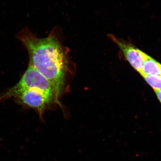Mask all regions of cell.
Returning a JSON list of instances; mask_svg holds the SVG:
<instances>
[{
  "instance_id": "cell-3",
  "label": "cell",
  "mask_w": 161,
  "mask_h": 161,
  "mask_svg": "<svg viewBox=\"0 0 161 161\" xmlns=\"http://www.w3.org/2000/svg\"><path fill=\"white\" fill-rule=\"evenodd\" d=\"M14 98L18 103L25 108L36 110L42 120L45 110L54 103L60 105L57 96L39 90H27Z\"/></svg>"
},
{
  "instance_id": "cell-7",
  "label": "cell",
  "mask_w": 161,
  "mask_h": 161,
  "mask_svg": "<svg viewBox=\"0 0 161 161\" xmlns=\"http://www.w3.org/2000/svg\"><path fill=\"white\" fill-rule=\"evenodd\" d=\"M157 97L161 103V90H154Z\"/></svg>"
},
{
  "instance_id": "cell-5",
  "label": "cell",
  "mask_w": 161,
  "mask_h": 161,
  "mask_svg": "<svg viewBox=\"0 0 161 161\" xmlns=\"http://www.w3.org/2000/svg\"><path fill=\"white\" fill-rule=\"evenodd\" d=\"M141 75H149L161 78V64L147 55L143 64Z\"/></svg>"
},
{
  "instance_id": "cell-4",
  "label": "cell",
  "mask_w": 161,
  "mask_h": 161,
  "mask_svg": "<svg viewBox=\"0 0 161 161\" xmlns=\"http://www.w3.org/2000/svg\"><path fill=\"white\" fill-rule=\"evenodd\" d=\"M109 37L119 47L130 65L141 75L143 64L147 54L132 44L119 40L113 35L110 34Z\"/></svg>"
},
{
  "instance_id": "cell-6",
  "label": "cell",
  "mask_w": 161,
  "mask_h": 161,
  "mask_svg": "<svg viewBox=\"0 0 161 161\" xmlns=\"http://www.w3.org/2000/svg\"><path fill=\"white\" fill-rule=\"evenodd\" d=\"M143 78L154 90H161V78L149 75H142Z\"/></svg>"
},
{
  "instance_id": "cell-1",
  "label": "cell",
  "mask_w": 161,
  "mask_h": 161,
  "mask_svg": "<svg viewBox=\"0 0 161 161\" xmlns=\"http://www.w3.org/2000/svg\"><path fill=\"white\" fill-rule=\"evenodd\" d=\"M18 37L26 47L29 65L43 75L56 88L60 95L64 86L68 69L66 55L54 34L39 38L28 30H24Z\"/></svg>"
},
{
  "instance_id": "cell-2",
  "label": "cell",
  "mask_w": 161,
  "mask_h": 161,
  "mask_svg": "<svg viewBox=\"0 0 161 161\" xmlns=\"http://www.w3.org/2000/svg\"><path fill=\"white\" fill-rule=\"evenodd\" d=\"M31 89L40 90L59 98L60 95L51 82L34 68L29 65L15 85L0 95V100L15 98L21 93Z\"/></svg>"
}]
</instances>
